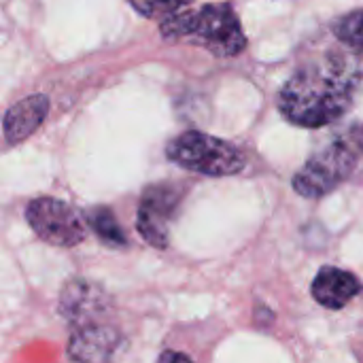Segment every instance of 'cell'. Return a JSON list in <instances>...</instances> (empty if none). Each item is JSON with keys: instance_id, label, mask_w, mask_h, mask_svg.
Instances as JSON below:
<instances>
[{"instance_id": "obj_5", "label": "cell", "mask_w": 363, "mask_h": 363, "mask_svg": "<svg viewBox=\"0 0 363 363\" xmlns=\"http://www.w3.org/2000/svg\"><path fill=\"white\" fill-rule=\"evenodd\" d=\"M85 217L57 198H36L26 206V221L34 234L53 247L72 249L85 240Z\"/></svg>"}, {"instance_id": "obj_8", "label": "cell", "mask_w": 363, "mask_h": 363, "mask_svg": "<svg viewBox=\"0 0 363 363\" xmlns=\"http://www.w3.org/2000/svg\"><path fill=\"white\" fill-rule=\"evenodd\" d=\"M111 308L113 304L108 294L91 281L74 279L64 285L60 296V313L68 325H77L89 319L111 317Z\"/></svg>"}, {"instance_id": "obj_1", "label": "cell", "mask_w": 363, "mask_h": 363, "mask_svg": "<svg viewBox=\"0 0 363 363\" xmlns=\"http://www.w3.org/2000/svg\"><path fill=\"white\" fill-rule=\"evenodd\" d=\"M362 83L359 53L340 43L296 66L279 91V111L294 125L323 128L353 108Z\"/></svg>"}, {"instance_id": "obj_4", "label": "cell", "mask_w": 363, "mask_h": 363, "mask_svg": "<svg viewBox=\"0 0 363 363\" xmlns=\"http://www.w3.org/2000/svg\"><path fill=\"white\" fill-rule=\"evenodd\" d=\"M166 157L172 164L204 177H232L247 166V157L236 145L196 130L172 138L166 147Z\"/></svg>"}, {"instance_id": "obj_14", "label": "cell", "mask_w": 363, "mask_h": 363, "mask_svg": "<svg viewBox=\"0 0 363 363\" xmlns=\"http://www.w3.org/2000/svg\"><path fill=\"white\" fill-rule=\"evenodd\" d=\"M157 363H194V362H191L187 355L179 353V351H164Z\"/></svg>"}, {"instance_id": "obj_12", "label": "cell", "mask_w": 363, "mask_h": 363, "mask_svg": "<svg viewBox=\"0 0 363 363\" xmlns=\"http://www.w3.org/2000/svg\"><path fill=\"white\" fill-rule=\"evenodd\" d=\"M334 34L342 45L351 47L357 53H363V9H357L338 19L334 26Z\"/></svg>"}, {"instance_id": "obj_9", "label": "cell", "mask_w": 363, "mask_h": 363, "mask_svg": "<svg viewBox=\"0 0 363 363\" xmlns=\"http://www.w3.org/2000/svg\"><path fill=\"white\" fill-rule=\"evenodd\" d=\"M362 281L347 270L336 266H323L313 281V298L330 311H342L351 300L362 294Z\"/></svg>"}, {"instance_id": "obj_6", "label": "cell", "mask_w": 363, "mask_h": 363, "mask_svg": "<svg viewBox=\"0 0 363 363\" xmlns=\"http://www.w3.org/2000/svg\"><path fill=\"white\" fill-rule=\"evenodd\" d=\"M185 198V185L162 181L149 185L138 202L136 230L143 240L155 249H166L170 240V223Z\"/></svg>"}, {"instance_id": "obj_7", "label": "cell", "mask_w": 363, "mask_h": 363, "mask_svg": "<svg viewBox=\"0 0 363 363\" xmlns=\"http://www.w3.org/2000/svg\"><path fill=\"white\" fill-rule=\"evenodd\" d=\"M125 347V338L111 317L83 321L70 328L68 355L77 363H111Z\"/></svg>"}, {"instance_id": "obj_3", "label": "cell", "mask_w": 363, "mask_h": 363, "mask_svg": "<svg viewBox=\"0 0 363 363\" xmlns=\"http://www.w3.org/2000/svg\"><path fill=\"white\" fill-rule=\"evenodd\" d=\"M363 160V123L336 132L294 177L291 185L302 198H323L353 177Z\"/></svg>"}, {"instance_id": "obj_11", "label": "cell", "mask_w": 363, "mask_h": 363, "mask_svg": "<svg viewBox=\"0 0 363 363\" xmlns=\"http://www.w3.org/2000/svg\"><path fill=\"white\" fill-rule=\"evenodd\" d=\"M85 223L91 228V232L98 236V240L104 242L106 247H111V249L128 247V236L108 206H94L89 211H85Z\"/></svg>"}, {"instance_id": "obj_2", "label": "cell", "mask_w": 363, "mask_h": 363, "mask_svg": "<svg viewBox=\"0 0 363 363\" xmlns=\"http://www.w3.org/2000/svg\"><path fill=\"white\" fill-rule=\"evenodd\" d=\"M160 30L166 40H185L217 57H234L247 45L238 13L228 2H213L196 11L172 15L162 21Z\"/></svg>"}, {"instance_id": "obj_13", "label": "cell", "mask_w": 363, "mask_h": 363, "mask_svg": "<svg viewBox=\"0 0 363 363\" xmlns=\"http://www.w3.org/2000/svg\"><path fill=\"white\" fill-rule=\"evenodd\" d=\"M191 0H130L134 11H138L143 17H172L179 15Z\"/></svg>"}, {"instance_id": "obj_10", "label": "cell", "mask_w": 363, "mask_h": 363, "mask_svg": "<svg viewBox=\"0 0 363 363\" xmlns=\"http://www.w3.org/2000/svg\"><path fill=\"white\" fill-rule=\"evenodd\" d=\"M49 113V100L43 94H34L28 96L23 100H19L17 104H13L2 121V132L9 145H17L23 143L28 136H32L40 123L45 121Z\"/></svg>"}]
</instances>
